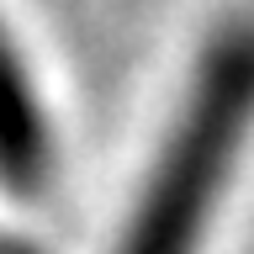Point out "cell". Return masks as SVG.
Masks as SVG:
<instances>
[{
    "instance_id": "cell-3",
    "label": "cell",
    "mask_w": 254,
    "mask_h": 254,
    "mask_svg": "<svg viewBox=\"0 0 254 254\" xmlns=\"http://www.w3.org/2000/svg\"><path fill=\"white\" fill-rule=\"evenodd\" d=\"M0 254H5V238H0Z\"/></svg>"
},
{
    "instance_id": "cell-2",
    "label": "cell",
    "mask_w": 254,
    "mask_h": 254,
    "mask_svg": "<svg viewBox=\"0 0 254 254\" xmlns=\"http://www.w3.org/2000/svg\"><path fill=\"white\" fill-rule=\"evenodd\" d=\"M0 186L32 201L53 186V138L11 37L0 32Z\"/></svg>"
},
{
    "instance_id": "cell-1",
    "label": "cell",
    "mask_w": 254,
    "mask_h": 254,
    "mask_svg": "<svg viewBox=\"0 0 254 254\" xmlns=\"http://www.w3.org/2000/svg\"><path fill=\"white\" fill-rule=\"evenodd\" d=\"M254 127V21L228 27L201 48L170 138L138 190L117 254H196L233 159Z\"/></svg>"
}]
</instances>
